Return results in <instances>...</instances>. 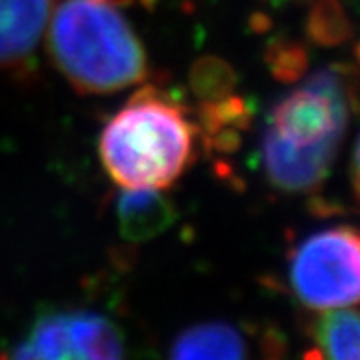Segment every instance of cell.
Listing matches in <instances>:
<instances>
[{
	"instance_id": "1",
	"label": "cell",
	"mask_w": 360,
	"mask_h": 360,
	"mask_svg": "<svg viewBox=\"0 0 360 360\" xmlns=\"http://www.w3.org/2000/svg\"><path fill=\"white\" fill-rule=\"evenodd\" d=\"M352 103L345 70L322 68L270 110L260 160L274 188L296 194L322 184L345 139Z\"/></svg>"
},
{
	"instance_id": "2",
	"label": "cell",
	"mask_w": 360,
	"mask_h": 360,
	"mask_svg": "<svg viewBox=\"0 0 360 360\" xmlns=\"http://www.w3.org/2000/svg\"><path fill=\"white\" fill-rule=\"evenodd\" d=\"M198 132L182 104L146 86L106 122L98 153L122 188L167 191L193 162Z\"/></svg>"
},
{
	"instance_id": "3",
	"label": "cell",
	"mask_w": 360,
	"mask_h": 360,
	"mask_svg": "<svg viewBox=\"0 0 360 360\" xmlns=\"http://www.w3.org/2000/svg\"><path fill=\"white\" fill-rule=\"evenodd\" d=\"M58 70L84 94H112L148 75L146 52L120 0H63L49 28Z\"/></svg>"
},
{
	"instance_id": "4",
	"label": "cell",
	"mask_w": 360,
	"mask_h": 360,
	"mask_svg": "<svg viewBox=\"0 0 360 360\" xmlns=\"http://www.w3.org/2000/svg\"><path fill=\"white\" fill-rule=\"evenodd\" d=\"M295 296L312 310L347 309L360 302V232L336 226L314 232L288 262Z\"/></svg>"
},
{
	"instance_id": "5",
	"label": "cell",
	"mask_w": 360,
	"mask_h": 360,
	"mask_svg": "<svg viewBox=\"0 0 360 360\" xmlns=\"http://www.w3.org/2000/svg\"><path fill=\"white\" fill-rule=\"evenodd\" d=\"M13 359L108 360L124 356V338L115 322L98 312L66 310L37 319L11 352Z\"/></svg>"
},
{
	"instance_id": "6",
	"label": "cell",
	"mask_w": 360,
	"mask_h": 360,
	"mask_svg": "<svg viewBox=\"0 0 360 360\" xmlns=\"http://www.w3.org/2000/svg\"><path fill=\"white\" fill-rule=\"evenodd\" d=\"M52 0H0V68L26 72L51 20Z\"/></svg>"
},
{
	"instance_id": "7",
	"label": "cell",
	"mask_w": 360,
	"mask_h": 360,
	"mask_svg": "<svg viewBox=\"0 0 360 360\" xmlns=\"http://www.w3.org/2000/svg\"><path fill=\"white\" fill-rule=\"evenodd\" d=\"M116 220L122 238L146 243L172 226L176 208L162 191L124 188L116 196Z\"/></svg>"
},
{
	"instance_id": "8",
	"label": "cell",
	"mask_w": 360,
	"mask_h": 360,
	"mask_svg": "<svg viewBox=\"0 0 360 360\" xmlns=\"http://www.w3.org/2000/svg\"><path fill=\"white\" fill-rule=\"evenodd\" d=\"M248 338L231 322L210 321L182 330L170 348L172 359H246Z\"/></svg>"
},
{
	"instance_id": "9",
	"label": "cell",
	"mask_w": 360,
	"mask_h": 360,
	"mask_svg": "<svg viewBox=\"0 0 360 360\" xmlns=\"http://www.w3.org/2000/svg\"><path fill=\"white\" fill-rule=\"evenodd\" d=\"M310 336L321 356L360 359V312L324 310L310 326Z\"/></svg>"
},
{
	"instance_id": "10",
	"label": "cell",
	"mask_w": 360,
	"mask_h": 360,
	"mask_svg": "<svg viewBox=\"0 0 360 360\" xmlns=\"http://www.w3.org/2000/svg\"><path fill=\"white\" fill-rule=\"evenodd\" d=\"M191 84L194 94L202 101H219L231 94L232 89V70L220 58H200L196 60L191 72Z\"/></svg>"
},
{
	"instance_id": "11",
	"label": "cell",
	"mask_w": 360,
	"mask_h": 360,
	"mask_svg": "<svg viewBox=\"0 0 360 360\" xmlns=\"http://www.w3.org/2000/svg\"><path fill=\"white\" fill-rule=\"evenodd\" d=\"M352 186H354V193L360 198V139L356 142V148H354V156H352Z\"/></svg>"
}]
</instances>
